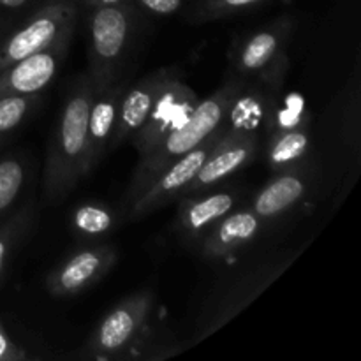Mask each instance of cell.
<instances>
[{
    "instance_id": "obj_1",
    "label": "cell",
    "mask_w": 361,
    "mask_h": 361,
    "mask_svg": "<svg viewBox=\"0 0 361 361\" xmlns=\"http://www.w3.org/2000/svg\"><path fill=\"white\" fill-rule=\"evenodd\" d=\"M155 293L141 289L116 303L88 335L80 358L85 360H155L169 356L164 330L155 323Z\"/></svg>"
},
{
    "instance_id": "obj_2",
    "label": "cell",
    "mask_w": 361,
    "mask_h": 361,
    "mask_svg": "<svg viewBox=\"0 0 361 361\" xmlns=\"http://www.w3.org/2000/svg\"><path fill=\"white\" fill-rule=\"evenodd\" d=\"M94 87L87 73L78 78L60 109L42 175L46 201H60L87 176V126Z\"/></svg>"
},
{
    "instance_id": "obj_3",
    "label": "cell",
    "mask_w": 361,
    "mask_h": 361,
    "mask_svg": "<svg viewBox=\"0 0 361 361\" xmlns=\"http://www.w3.org/2000/svg\"><path fill=\"white\" fill-rule=\"evenodd\" d=\"M240 81H242V78H229L210 97L197 102L192 115L182 126H178L171 133L166 134L147 154L141 155L133 180H130L129 189H127L123 208L133 203L140 194H143L145 189L168 166H171L173 162H176L180 157L192 152L194 148L203 145L204 141L210 140L215 133L221 130L228 106L231 102L233 95L238 90Z\"/></svg>"
},
{
    "instance_id": "obj_4",
    "label": "cell",
    "mask_w": 361,
    "mask_h": 361,
    "mask_svg": "<svg viewBox=\"0 0 361 361\" xmlns=\"http://www.w3.org/2000/svg\"><path fill=\"white\" fill-rule=\"evenodd\" d=\"M87 14L88 71L94 90L122 78L137 32V7L133 0L83 9Z\"/></svg>"
},
{
    "instance_id": "obj_5",
    "label": "cell",
    "mask_w": 361,
    "mask_h": 361,
    "mask_svg": "<svg viewBox=\"0 0 361 361\" xmlns=\"http://www.w3.org/2000/svg\"><path fill=\"white\" fill-rule=\"evenodd\" d=\"M291 261L293 257H286V259L256 264L221 282L219 288H215L203 303V309L197 317L194 342L204 341L214 335L219 328L229 323L233 317L238 316L271 282L277 281L279 275L284 274Z\"/></svg>"
},
{
    "instance_id": "obj_6",
    "label": "cell",
    "mask_w": 361,
    "mask_h": 361,
    "mask_svg": "<svg viewBox=\"0 0 361 361\" xmlns=\"http://www.w3.org/2000/svg\"><path fill=\"white\" fill-rule=\"evenodd\" d=\"M293 28L295 21L291 18H281L238 39L229 51L233 69L245 80H256L268 88L281 90L289 69L286 48Z\"/></svg>"
},
{
    "instance_id": "obj_7",
    "label": "cell",
    "mask_w": 361,
    "mask_h": 361,
    "mask_svg": "<svg viewBox=\"0 0 361 361\" xmlns=\"http://www.w3.org/2000/svg\"><path fill=\"white\" fill-rule=\"evenodd\" d=\"M80 14V0H48L32 11L11 28L0 44V71L66 35H74Z\"/></svg>"
},
{
    "instance_id": "obj_8",
    "label": "cell",
    "mask_w": 361,
    "mask_h": 361,
    "mask_svg": "<svg viewBox=\"0 0 361 361\" xmlns=\"http://www.w3.org/2000/svg\"><path fill=\"white\" fill-rule=\"evenodd\" d=\"M222 137V129L215 133L210 140L204 141L192 152L185 154L180 157L178 161L173 162L171 166L164 169L150 185L145 189L143 194L136 197L130 204L123 208V221L127 222H136L140 219L147 217V215L154 214L155 210L164 207L169 201H175L182 197L187 192V187L194 180L196 173L203 166L204 159L212 152L219 140Z\"/></svg>"
},
{
    "instance_id": "obj_9",
    "label": "cell",
    "mask_w": 361,
    "mask_h": 361,
    "mask_svg": "<svg viewBox=\"0 0 361 361\" xmlns=\"http://www.w3.org/2000/svg\"><path fill=\"white\" fill-rule=\"evenodd\" d=\"M197 102H200V97L182 80V74L178 73L176 76H173L164 85L161 94L157 95L143 126L130 137L134 147H136L137 155L140 157L145 155L166 134H169L173 129L182 126L192 115Z\"/></svg>"
},
{
    "instance_id": "obj_10",
    "label": "cell",
    "mask_w": 361,
    "mask_h": 361,
    "mask_svg": "<svg viewBox=\"0 0 361 361\" xmlns=\"http://www.w3.org/2000/svg\"><path fill=\"white\" fill-rule=\"evenodd\" d=\"M118 261V250L113 245H94L80 249L59 264L46 277V289L56 298H69L87 291Z\"/></svg>"
},
{
    "instance_id": "obj_11",
    "label": "cell",
    "mask_w": 361,
    "mask_h": 361,
    "mask_svg": "<svg viewBox=\"0 0 361 361\" xmlns=\"http://www.w3.org/2000/svg\"><path fill=\"white\" fill-rule=\"evenodd\" d=\"M279 90L268 88L267 85L256 80L242 78L236 94L226 111L222 122V133L240 134V136H252L261 141L270 133L271 116L279 99Z\"/></svg>"
},
{
    "instance_id": "obj_12",
    "label": "cell",
    "mask_w": 361,
    "mask_h": 361,
    "mask_svg": "<svg viewBox=\"0 0 361 361\" xmlns=\"http://www.w3.org/2000/svg\"><path fill=\"white\" fill-rule=\"evenodd\" d=\"M73 35L59 39L48 48L25 56L0 71V94L39 95L59 73L67 59Z\"/></svg>"
},
{
    "instance_id": "obj_13",
    "label": "cell",
    "mask_w": 361,
    "mask_h": 361,
    "mask_svg": "<svg viewBox=\"0 0 361 361\" xmlns=\"http://www.w3.org/2000/svg\"><path fill=\"white\" fill-rule=\"evenodd\" d=\"M268 222L256 212L247 208H233L219 219L197 243L201 256L208 261L231 257L245 249L263 233Z\"/></svg>"
},
{
    "instance_id": "obj_14",
    "label": "cell",
    "mask_w": 361,
    "mask_h": 361,
    "mask_svg": "<svg viewBox=\"0 0 361 361\" xmlns=\"http://www.w3.org/2000/svg\"><path fill=\"white\" fill-rule=\"evenodd\" d=\"M314 192V175L307 166L275 173L250 201V210L267 222L281 219L302 207Z\"/></svg>"
},
{
    "instance_id": "obj_15",
    "label": "cell",
    "mask_w": 361,
    "mask_h": 361,
    "mask_svg": "<svg viewBox=\"0 0 361 361\" xmlns=\"http://www.w3.org/2000/svg\"><path fill=\"white\" fill-rule=\"evenodd\" d=\"M259 143L261 141L252 136L222 133V137L215 143L208 157L204 159L203 166L196 173L190 185L187 187L185 194L212 189V187L219 185L231 175H235L236 171L245 168L256 157L257 150H259Z\"/></svg>"
},
{
    "instance_id": "obj_16",
    "label": "cell",
    "mask_w": 361,
    "mask_h": 361,
    "mask_svg": "<svg viewBox=\"0 0 361 361\" xmlns=\"http://www.w3.org/2000/svg\"><path fill=\"white\" fill-rule=\"evenodd\" d=\"M178 73V67H161L134 83L133 87L126 88L122 102H120L118 118H116L115 130H113L109 150H115L123 141L130 140L136 134V130L147 120L148 113L164 85Z\"/></svg>"
},
{
    "instance_id": "obj_17",
    "label": "cell",
    "mask_w": 361,
    "mask_h": 361,
    "mask_svg": "<svg viewBox=\"0 0 361 361\" xmlns=\"http://www.w3.org/2000/svg\"><path fill=\"white\" fill-rule=\"evenodd\" d=\"M240 192L236 189H207L182 196L176 217V228L182 238L189 243H200L219 219L236 208Z\"/></svg>"
},
{
    "instance_id": "obj_18",
    "label": "cell",
    "mask_w": 361,
    "mask_h": 361,
    "mask_svg": "<svg viewBox=\"0 0 361 361\" xmlns=\"http://www.w3.org/2000/svg\"><path fill=\"white\" fill-rule=\"evenodd\" d=\"M126 88V80L120 78L99 90H94L87 126V157H85L87 176L94 171L95 166L109 150L113 130H115L116 118H118L120 102H122Z\"/></svg>"
},
{
    "instance_id": "obj_19",
    "label": "cell",
    "mask_w": 361,
    "mask_h": 361,
    "mask_svg": "<svg viewBox=\"0 0 361 361\" xmlns=\"http://www.w3.org/2000/svg\"><path fill=\"white\" fill-rule=\"evenodd\" d=\"M267 161L274 173L305 166L310 154L309 126L271 130L267 137Z\"/></svg>"
},
{
    "instance_id": "obj_20",
    "label": "cell",
    "mask_w": 361,
    "mask_h": 361,
    "mask_svg": "<svg viewBox=\"0 0 361 361\" xmlns=\"http://www.w3.org/2000/svg\"><path fill=\"white\" fill-rule=\"evenodd\" d=\"M122 219L109 204L88 201L74 208L71 215V228L78 238L95 240L115 231Z\"/></svg>"
},
{
    "instance_id": "obj_21",
    "label": "cell",
    "mask_w": 361,
    "mask_h": 361,
    "mask_svg": "<svg viewBox=\"0 0 361 361\" xmlns=\"http://www.w3.org/2000/svg\"><path fill=\"white\" fill-rule=\"evenodd\" d=\"M30 176L32 162L23 155H9L0 161V219L13 210Z\"/></svg>"
},
{
    "instance_id": "obj_22",
    "label": "cell",
    "mask_w": 361,
    "mask_h": 361,
    "mask_svg": "<svg viewBox=\"0 0 361 361\" xmlns=\"http://www.w3.org/2000/svg\"><path fill=\"white\" fill-rule=\"evenodd\" d=\"M34 219L35 207L30 201L0 224V279H2L7 264H9L13 252L21 245V242L27 238L28 233L34 228Z\"/></svg>"
},
{
    "instance_id": "obj_23",
    "label": "cell",
    "mask_w": 361,
    "mask_h": 361,
    "mask_svg": "<svg viewBox=\"0 0 361 361\" xmlns=\"http://www.w3.org/2000/svg\"><path fill=\"white\" fill-rule=\"evenodd\" d=\"M39 95L0 94V141L16 133L35 111Z\"/></svg>"
},
{
    "instance_id": "obj_24",
    "label": "cell",
    "mask_w": 361,
    "mask_h": 361,
    "mask_svg": "<svg viewBox=\"0 0 361 361\" xmlns=\"http://www.w3.org/2000/svg\"><path fill=\"white\" fill-rule=\"evenodd\" d=\"M267 0H200L194 6V11L190 13L189 20L196 23L203 21H214L219 18L231 16V14L242 13V11L254 9L261 6Z\"/></svg>"
},
{
    "instance_id": "obj_25",
    "label": "cell",
    "mask_w": 361,
    "mask_h": 361,
    "mask_svg": "<svg viewBox=\"0 0 361 361\" xmlns=\"http://www.w3.org/2000/svg\"><path fill=\"white\" fill-rule=\"evenodd\" d=\"M48 0H0V28H13Z\"/></svg>"
},
{
    "instance_id": "obj_26",
    "label": "cell",
    "mask_w": 361,
    "mask_h": 361,
    "mask_svg": "<svg viewBox=\"0 0 361 361\" xmlns=\"http://www.w3.org/2000/svg\"><path fill=\"white\" fill-rule=\"evenodd\" d=\"M137 9H143L145 13L154 14V16H169V14L178 13L183 7L185 0H133Z\"/></svg>"
},
{
    "instance_id": "obj_27",
    "label": "cell",
    "mask_w": 361,
    "mask_h": 361,
    "mask_svg": "<svg viewBox=\"0 0 361 361\" xmlns=\"http://www.w3.org/2000/svg\"><path fill=\"white\" fill-rule=\"evenodd\" d=\"M127 2V0H80L81 11L88 9V7H97V6H111V4Z\"/></svg>"
},
{
    "instance_id": "obj_28",
    "label": "cell",
    "mask_w": 361,
    "mask_h": 361,
    "mask_svg": "<svg viewBox=\"0 0 361 361\" xmlns=\"http://www.w3.org/2000/svg\"><path fill=\"white\" fill-rule=\"evenodd\" d=\"M286 2H289V0H286Z\"/></svg>"
}]
</instances>
